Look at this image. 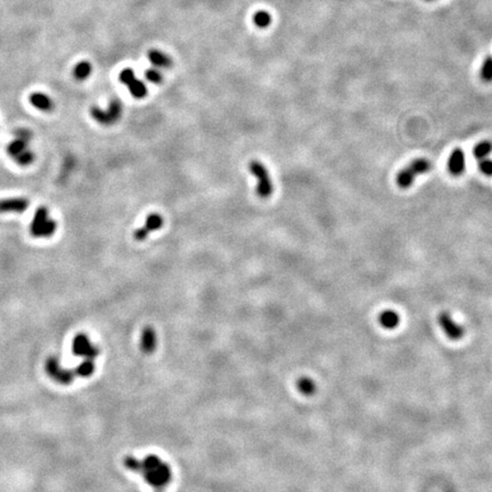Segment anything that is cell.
Returning a JSON list of instances; mask_svg holds the SVG:
<instances>
[{
    "mask_svg": "<svg viewBox=\"0 0 492 492\" xmlns=\"http://www.w3.org/2000/svg\"><path fill=\"white\" fill-rule=\"evenodd\" d=\"M432 169V163L426 158H416L402 169L396 175V185L401 190H408L412 186L417 176L425 175Z\"/></svg>",
    "mask_w": 492,
    "mask_h": 492,
    "instance_id": "cell-1",
    "label": "cell"
},
{
    "mask_svg": "<svg viewBox=\"0 0 492 492\" xmlns=\"http://www.w3.org/2000/svg\"><path fill=\"white\" fill-rule=\"evenodd\" d=\"M123 106L120 99L114 98L108 103L106 109H103L98 106H92L90 108V114L93 120L103 124V126H111L120 120L122 115Z\"/></svg>",
    "mask_w": 492,
    "mask_h": 492,
    "instance_id": "cell-2",
    "label": "cell"
},
{
    "mask_svg": "<svg viewBox=\"0 0 492 492\" xmlns=\"http://www.w3.org/2000/svg\"><path fill=\"white\" fill-rule=\"evenodd\" d=\"M144 468L147 472L146 479L154 488H161L167 484L170 479V472L167 466H164L156 457H148L144 464Z\"/></svg>",
    "mask_w": 492,
    "mask_h": 492,
    "instance_id": "cell-3",
    "label": "cell"
},
{
    "mask_svg": "<svg viewBox=\"0 0 492 492\" xmlns=\"http://www.w3.org/2000/svg\"><path fill=\"white\" fill-rule=\"evenodd\" d=\"M253 177L256 178L257 185H256V194L261 198H267L271 196L273 192V185L271 181V178L269 176V171L266 168L265 164L260 161H251L248 166Z\"/></svg>",
    "mask_w": 492,
    "mask_h": 492,
    "instance_id": "cell-4",
    "label": "cell"
},
{
    "mask_svg": "<svg viewBox=\"0 0 492 492\" xmlns=\"http://www.w3.org/2000/svg\"><path fill=\"white\" fill-rule=\"evenodd\" d=\"M44 370L51 379L58 382L59 384H69L74 379V372L63 368L56 357L48 358L44 364Z\"/></svg>",
    "mask_w": 492,
    "mask_h": 492,
    "instance_id": "cell-5",
    "label": "cell"
},
{
    "mask_svg": "<svg viewBox=\"0 0 492 492\" xmlns=\"http://www.w3.org/2000/svg\"><path fill=\"white\" fill-rule=\"evenodd\" d=\"M119 79H120V81L123 84H126V86L129 88V91H130L132 97H135L137 99H142L144 97H146L147 95L146 84L136 78L135 72H133L132 68L122 69Z\"/></svg>",
    "mask_w": 492,
    "mask_h": 492,
    "instance_id": "cell-6",
    "label": "cell"
},
{
    "mask_svg": "<svg viewBox=\"0 0 492 492\" xmlns=\"http://www.w3.org/2000/svg\"><path fill=\"white\" fill-rule=\"evenodd\" d=\"M437 322L441 327V330L444 332V334L452 341H458L463 339L465 334V330L463 326H460L458 322L454 320V318L450 316L448 312H441L437 316Z\"/></svg>",
    "mask_w": 492,
    "mask_h": 492,
    "instance_id": "cell-7",
    "label": "cell"
},
{
    "mask_svg": "<svg viewBox=\"0 0 492 492\" xmlns=\"http://www.w3.org/2000/svg\"><path fill=\"white\" fill-rule=\"evenodd\" d=\"M164 223V219L160 213H152L145 220V223L133 232V238L137 242L145 241L151 232L161 229Z\"/></svg>",
    "mask_w": 492,
    "mask_h": 492,
    "instance_id": "cell-8",
    "label": "cell"
},
{
    "mask_svg": "<svg viewBox=\"0 0 492 492\" xmlns=\"http://www.w3.org/2000/svg\"><path fill=\"white\" fill-rule=\"evenodd\" d=\"M72 350L79 357H84L91 359L97 356V347L92 345L91 341L86 334H78L72 342Z\"/></svg>",
    "mask_w": 492,
    "mask_h": 492,
    "instance_id": "cell-9",
    "label": "cell"
},
{
    "mask_svg": "<svg viewBox=\"0 0 492 492\" xmlns=\"http://www.w3.org/2000/svg\"><path fill=\"white\" fill-rule=\"evenodd\" d=\"M466 169L465 153L461 148H456L452 151L448 160V170L452 176H460Z\"/></svg>",
    "mask_w": 492,
    "mask_h": 492,
    "instance_id": "cell-10",
    "label": "cell"
},
{
    "mask_svg": "<svg viewBox=\"0 0 492 492\" xmlns=\"http://www.w3.org/2000/svg\"><path fill=\"white\" fill-rule=\"evenodd\" d=\"M49 219V211L46 206H40L34 212L31 226H30V233L36 238H41V231L44 223Z\"/></svg>",
    "mask_w": 492,
    "mask_h": 492,
    "instance_id": "cell-11",
    "label": "cell"
},
{
    "mask_svg": "<svg viewBox=\"0 0 492 492\" xmlns=\"http://www.w3.org/2000/svg\"><path fill=\"white\" fill-rule=\"evenodd\" d=\"M30 205L27 198H5L0 200V213H23Z\"/></svg>",
    "mask_w": 492,
    "mask_h": 492,
    "instance_id": "cell-12",
    "label": "cell"
},
{
    "mask_svg": "<svg viewBox=\"0 0 492 492\" xmlns=\"http://www.w3.org/2000/svg\"><path fill=\"white\" fill-rule=\"evenodd\" d=\"M31 105L42 112H52L54 109V102L53 99L46 93L42 92H33L30 95L29 98Z\"/></svg>",
    "mask_w": 492,
    "mask_h": 492,
    "instance_id": "cell-13",
    "label": "cell"
},
{
    "mask_svg": "<svg viewBox=\"0 0 492 492\" xmlns=\"http://www.w3.org/2000/svg\"><path fill=\"white\" fill-rule=\"evenodd\" d=\"M379 321L382 327L385 330H395L400 324V316L393 310H385L381 312Z\"/></svg>",
    "mask_w": 492,
    "mask_h": 492,
    "instance_id": "cell-14",
    "label": "cell"
},
{
    "mask_svg": "<svg viewBox=\"0 0 492 492\" xmlns=\"http://www.w3.org/2000/svg\"><path fill=\"white\" fill-rule=\"evenodd\" d=\"M147 57L150 59V62L153 64L154 66L161 67V68H169L172 65L171 58L166 55L164 53L156 51V49H152V51L148 52Z\"/></svg>",
    "mask_w": 492,
    "mask_h": 492,
    "instance_id": "cell-15",
    "label": "cell"
},
{
    "mask_svg": "<svg viewBox=\"0 0 492 492\" xmlns=\"http://www.w3.org/2000/svg\"><path fill=\"white\" fill-rule=\"evenodd\" d=\"M92 72V65L88 61L79 62L73 68V77L78 81H83L90 77Z\"/></svg>",
    "mask_w": 492,
    "mask_h": 492,
    "instance_id": "cell-16",
    "label": "cell"
},
{
    "mask_svg": "<svg viewBox=\"0 0 492 492\" xmlns=\"http://www.w3.org/2000/svg\"><path fill=\"white\" fill-rule=\"evenodd\" d=\"M490 153H492V142H490V140L480 142L479 144H476L474 150H473L474 156L478 158V160L485 158Z\"/></svg>",
    "mask_w": 492,
    "mask_h": 492,
    "instance_id": "cell-17",
    "label": "cell"
},
{
    "mask_svg": "<svg viewBox=\"0 0 492 492\" xmlns=\"http://www.w3.org/2000/svg\"><path fill=\"white\" fill-rule=\"evenodd\" d=\"M297 389L304 395H312L316 392V384L309 377H302L301 380L297 381Z\"/></svg>",
    "mask_w": 492,
    "mask_h": 492,
    "instance_id": "cell-18",
    "label": "cell"
},
{
    "mask_svg": "<svg viewBox=\"0 0 492 492\" xmlns=\"http://www.w3.org/2000/svg\"><path fill=\"white\" fill-rule=\"evenodd\" d=\"M29 148V144L26 142L18 140V139H15L12 143L8 144V146L6 148L7 154L11 157H16L18 154H21L23 151H26Z\"/></svg>",
    "mask_w": 492,
    "mask_h": 492,
    "instance_id": "cell-19",
    "label": "cell"
},
{
    "mask_svg": "<svg viewBox=\"0 0 492 492\" xmlns=\"http://www.w3.org/2000/svg\"><path fill=\"white\" fill-rule=\"evenodd\" d=\"M480 77L484 82H492V56L489 55L484 58L482 62L481 69H480Z\"/></svg>",
    "mask_w": 492,
    "mask_h": 492,
    "instance_id": "cell-20",
    "label": "cell"
},
{
    "mask_svg": "<svg viewBox=\"0 0 492 492\" xmlns=\"http://www.w3.org/2000/svg\"><path fill=\"white\" fill-rule=\"evenodd\" d=\"M253 22L260 29H266L271 24V15L266 11H259L253 15Z\"/></svg>",
    "mask_w": 492,
    "mask_h": 492,
    "instance_id": "cell-21",
    "label": "cell"
},
{
    "mask_svg": "<svg viewBox=\"0 0 492 492\" xmlns=\"http://www.w3.org/2000/svg\"><path fill=\"white\" fill-rule=\"evenodd\" d=\"M14 160L19 167H28L30 164H32L34 160H36V155H34V153L32 151H30L28 148V150L23 151L21 154H18L16 157H14Z\"/></svg>",
    "mask_w": 492,
    "mask_h": 492,
    "instance_id": "cell-22",
    "label": "cell"
},
{
    "mask_svg": "<svg viewBox=\"0 0 492 492\" xmlns=\"http://www.w3.org/2000/svg\"><path fill=\"white\" fill-rule=\"evenodd\" d=\"M93 369H95V365L91 361V359H87L86 361H83L80 364V366L77 368V375L81 377H88L92 375Z\"/></svg>",
    "mask_w": 492,
    "mask_h": 492,
    "instance_id": "cell-23",
    "label": "cell"
},
{
    "mask_svg": "<svg viewBox=\"0 0 492 492\" xmlns=\"http://www.w3.org/2000/svg\"><path fill=\"white\" fill-rule=\"evenodd\" d=\"M57 230V222L54 220V219H48L44 223V226L42 228L41 231V237L43 238H49L52 237L55 232Z\"/></svg>",
    "mask_w": 492,
    "mask_h": 492,
    "instance_id": "cell-24",
    "label": "cell"
},
{
    "mask_svg": "<svg viewBox=\"0 0 492 492\" xmlns=\"http://www.w3.org/2000/svg\"><path fill=\"white\" fill-rule=\"evenodd\" d=\"M145 78L147 79V81L154 84H160L163 80L162 74L156 68H148L145 72Z\"/></svg>",
    "mask_w": 492,
    "mask_h": 492,
    "instance_id": "cell-25",
    "label": "cell"
},
{
    "mask_svg": "<svg viewBox=\"0 0 492 492\" xmlns=\"http://www.w3.org/2000/svg\"><path fill=\"white\" fill-rule=\"evenodd\" d=\"M480 171L486 177H492V160L490 158H482L479 163Z\"/></svg>",
    "mask_w": 492,
    "mask_h": 492,
    "instance_id": "cell-26",
    "label": "cell"
},
{
    "mask_svg": "<svg viewBox=\"0 0 492 492\" xmlns=\"http://www.w3.org/2000/svg\"><path fill=\"white\" fill-rule=\"evenodd\" d=\"M15 137H16V139H18V140H22V142H26V143H30V140H31L33 135H32V132L29 130V129H26V128H21V129H17L16 131H15Z\"/></svg>",
    "mask_w": 492,
    "mask_h": 492,
    "instance_id": "cell-27",
    "label": "cell"
},
{
    "mask_svg": "<svg viewBox=\"0 0 492 492\" xmlns=\"http://www.w3.org/2000/svg\"><path fill=\"white\" fill-rule=\"evenodd\" d=\"M425 2H434V0H425Z\"/></svg>",
    "mask_w": 492,
    "mask_h": 492,
    "instance_id": "cell-28",
    "label": "cell"
}]
</instances>
